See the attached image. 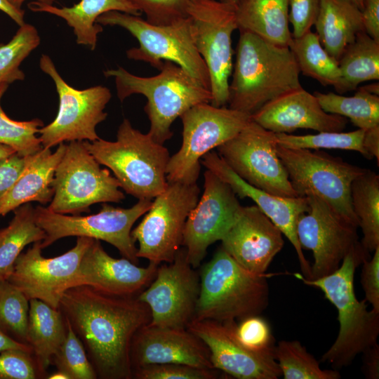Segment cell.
I'll list each match as a JSON object with an SVG mask.
<instances>
[{
  "instance_id": "obj_51",
  "label": "cell",
  "mask_w": 379,
  "mask_h": 379,
  "mask_svg": "<svg viewBox=\"0 0 379 379\" xmlns=\"http://www.w3.org/2000/svg\"><path fill=\"white\" fill-rule=\"evenodd\" d=\"M0 11L9 16L17 25L22 26L25 22V11L12 6L7 0H0Z\"/></svg>"
},
{
  "instance_id": "obj_54",
  "label": "cell",
  "mask_w": 379,
  "mask_h": 379,
  "mask_svg": "<svg viewBox=\"0 0 379 379\" xmlns=\"http://www.w3.org/2000/svg\"><path fill=\"white\" fill-rule=\"evenodd\" d=\"M9 4H11L12 6L15 7L18 9H22L21 6L23 2L26 0H7ZM57 0H36V1L40 2V3H44L48 4H52L54 1Z\"/></svg>"
},
{
  "instance_id": "obj_1",
  "label": "cell",
  "mask_w": 379,
  "mask_h": 379,
  "mask_svg": "<svg viewBox=\"0 0 379 379\" xmlns=\"http://www.w3.org/2000/svg\"><path fill=\"white\" fill-rule=\"evenodd\" d=\"M58 308L82 343L98 378H132L131 341L151 320L145 303L136 296L106 295L82 285L67 289Z\"/></svg>"
},
{
  "instance_id": "obj_18",
  "label": "cell",
  "mask_w": 379,
  "mask_h": 379,
  "mask_svg": "<svg viewBox=\"0 0 379 379\" xmlns=\"http://www.w3.org/2000/svg\"><path fill=\"white\" fill-rule=\"evenodd\" d=\"M204 178L203 193L187 217L182 237L187 260L195 269L210 245L221 241L243 207L231 187L213 172L206 169Z\"/></svg>"
},
{
  "instance_id": "obj_56",
  "label": "cell",
  "mask_w": 379,
  "mask_h": 379,
  "mask_svg": "<svg viewBox=\"0 0 379 379\" xmlns=\"http://www.w3.org/2000/svg\"><path fill=\"white\" fill-rule=\"evenodd\" d=\"M48 379H69V376L64 372L57 370L50 375H47Z\"/></svg>"
},
{
  "instance_id": "obj_32",
  "label": "cell",
  "mask_w": 379,
  "mask_h": 379,
  "mask_svg": "<svg viewBox=\"0 0 379 379\" xmlns=\"http://www.w3.org/2000/svg\"><path fill=\"white\" fill-rule=\"evenodd\" d=\"M338 61L341 73L338 94L356 90L363 82L378 81L379 42L361 32Z\"/></svg>"
},
{
  "instance_id": "obj_31",
  "label": "cell",
  "mask_w": 379,
  "mask_h": 379,
  "mask_svg": "<svg viewBox=\"0 0 379 379\" xmlns=\"http://www.w3.org/2000/svg\"><path fill=\"white\" fill-rule=\"evenodd\" d=\"M46 237L36 224L35 208L27 203L14 210L8 225L0 230V279H8L15 262L24 248Z\"/></svg>"
},
{
  "instance_id": "obj_4",
  "label": "cell",
  "mask_w": 379,
  "mask_h": 379,
  "mask_svg": "<svg viewBox=\"0 0 379 379\" xmlns=\"http://www.w3.org/2000/svg\"><path fill=\"white\" fill-rule=\"evenodd\" d=\"M103 74L114 77L121 102L133 94L146 97L144 111L150 124L148 133L161 145L172 138L171 128L178 117L197 104L210 103L212 98L208 88L171 61H164L159 73L153 77H139L120 66Z\"/></svg>"
},
{
  "instance_id": "obj_10",
  "label": "cell",
  "mask_w": 379,
  "mask_h": 379,
  "mask_svg": "<svg viewBox=\"0 0 379 379\" xmlns=\"http://www.w3.org/2000/svg\"><path fill=\"white\" fill-rule=\"evenodd\" d=\"M180 118L182 144L170 157L166 180L189 184L196 183L199 178L201 158L237 135L251 120L246 113L207 102L190 107Z\"/></svg>"
},
{
  "instance_id": "obj_38",
  "label": "cell",
  "mask_w": 379,
  "mask_h": 379,
  "mask_svg": "<svg viewBox=\"0 0 379 379\" xmlns=\"http://www.w3.org/2000/svg\"><path fill=\"white\" fill-rule=\"evenodd\" d=\"M364 133L365 131L358 128L351 132L325 131L303 135L279 133H276V137L277 144L287 148L352 150L368 159H372L364 147Z\"/></svg>"
},
{
  "instance_id": "obj_6",
  "label": "cell",
  "mask_w": 379,
  "mask_h": 379,
  "mask_svg": "<svg viewBox=\"0 0 379 379\" xmlns=\"http://www.w3.org/2000/svg\"><path fill=\"white\" fill-rule=\"evenodd\" d=\"M199 277L194 319L241 320L260 315L269 305L270 288L265 274L248 271L222 247L204 265Z\"/></svg>"
},
{
  "instance_id": "obj_50",
  "label": "cell",
  "mask_w": 379,
  "mask_h": 379,
  "mask_svg": "<svg viewBox=\"0 0 379 379\" xmlns=\"http://www.w3.org/2000/svg\"><path fill=\"white\" fill-rule=\"evenodd\" d=\"M363 353L362 371L366 378H379V345L375 343L366 348Z\"/></svg>"
},
{
  "instance_id": "obj_12",
  "label": "cell",
  "mask_w": 379,
  "mask_h": 379,
  "mask_svg": "<svg viewBox=\"0 0 379 379\" xmlns=\"http://www.w3.org/2000/svg\"><path fill=\"white\" fill-rule=\"evenodd\" d=\"M199 194L197 182H168L131 231L133 240L138 243V258H145L157 265L173 261L182 246L185 222Z\"/></svg>"
},
{
  "instance_id": "obj_42",
  "label": "cell",
  "mask_w": 379,
  "mask_h": 379,
  "mask_svg": "<svg viewBox=\"0 0 379 379\" xmlns=\"http://www.w3.org/2000/svg\"><path fill=\"white\" fill-rule=\"evenodd\" d=\"M234 333L237 340L254 352L274 355L275 340L267 321L259 315L250 316L235 322Z\"/></svg>"
},
{
  "instance_id": "obj_7",
  "label": "cell",
  "mask_w": 379,
  "mask_h": 379,
  "mask_svg": "<svg viewBox=\"0 0 379 379\" xmlns=\"http://www.w3.org/2000/svg\"><path fill=\"white\" fill-rule=\"evenodd\" d=\"M96 23L121 27L138 40L139 46L126 51L128 59L145 62L159 70L164 61L173 62L210 90L208 68L194 44L189 18L169 25H154L139 16L112 11L99 16Z\"/></svg>"
},
{
  "instance_id": "obj_53",
  "label": "cell",
  "mask_w": 379,
  "mask_h": 379,
  "mask_svg": "<svg viewBox=\"0 0 379 379\" xmlns=\"http://www.w3.org/2000/svg\"><path fill=\"white\" fill-rule=\"evenodd\" d=\"M15 153L16 152L12 147L0 144V164Z\"/></svg>"
},
{
  "instance_id": "obj_48",
  "label": "cell",
  "mask_w": 379,
  "mask_h": 379,
  "mask_svg": "<svg viewBox=\"0 0 379 379\" xmlns=\"http://www.w3.org/2000/svg\"><path fill=\"white\" fill-rule=\"evenodd\" d=\"M28 157L15 153L0 164V199L9 191L22 173Z\"/></svg>"
},
{
  "instance_id": "obj_58",
  "label": "cell",
  "mask_w": 379,
  "mask_h": 379,
  "mask_svg": "<svg viewBox=\"0 0 379 379\" xmlns=\"http://www.w3.org/2000/svg\"><path fill=\"white\" fill-rule=\"evenodd\" d=\"M220 1L232 5V6H235L239 1V0H220Z\"/></svg>"
},
{
  "instance_id": "obj_41",
  "label": "cell",
  "mask_w": 379,
  "mask_h": 379,
  "mask_svg": "<svg viewBox=\"0 0 379 379\" xmlns=\"http://www.w3.org/2000/svg\"><path fill=\"white\" fill-rule=\"evenodd\" d=\"M67 326L65 338L53 355L51 364L65 373L69 379L98 378L82 343L67 321Z\"/></svg>"
},
{
  "instance_id": "obj_17",
  "label": "cell",
  "mask_w": 379,
  "mask_h": 379,
  "mask_svg": "<svg viewBox=\"0 0 379 379\" xmlns=\"http://www.w3.org/2000/svg\"><path fill=\"white\" fill-rule=\"evenodd\" d=\"M199 292V274L182 246L173 262L158 266L152 281L136 297L149 308L148 324L186 328L194 319Z\"/></svg>"
},
{
  "instance_id": "obj_23",
  "label": "cell",
  "mask_w": 379,
  "mask_h": 379,
  "mask_svg": "<svg viewBox=\"0 0 379 379\" xmlns=\"http://www.w3.org/2000/svg\"><path fill=\"white\" fill-rule=\"evenodd\" d=\"M221 242L236 262L255 274H265L284 244L282 232L256 205L242 207Z\"/></svg>"
},
{
  "instance_id": "obj_5",
  "label": "cell",
  "mask_w": 379,
  "mask_h": 379,
  "mask_svg": "<svg viewBox=\"0 0 379 379\" xmlns=\"http://www.w3.org/2000/svg\"><path fill=\"white\" fill-rule=\"evenodd\" d=\"M84 143L100 165L112 171L120 187L138 200H152L167 186L168 149L149 133L133 128L128 119L119 125L115 141L100 138Z\"/></svg>"
},
{
  "instance_id": "obj_25",
  "label": "cell",
  "mask_w": 379,
  "mask_h": 379,
  "mask_svg": "<svg viewBox=\"0 0 379 379\" xmlns=\"http://www.w3.org/2000/svg\"><path fill=\"white\" fill-rule=\"evenodd\" d=\"M251 117L264 128L275 133H291L300 128L340 132L347 124V118L326 112L315 95L303 87L271 100Z\"/></svg>"
},
{
  "instance_id": "obj_35",
  "label": "cell",
  "mask_w": 379,
  "mask_h": 379,
  "mask_svg": "<svg viewBox=\"0 0 379 379\" xmlns=\"http://www.w3.org/2000/svg\"><path fill=\"white\" fill-rule=\"evenodd\" d=\"M313 94L322 109L328 113L348 118L365 131L379 127V95L359 88L352 96L332 92Z\"/></svg>"
},
{
  "instance_id": "obj_15",
  "label": "cell",
  "mask_w": 379,
  "mask_h": 379,
  "mask_svg": "<svg viewBox=\"0 0 379 379\" xmlns=\"http://www.w3.org/2000/svg\"><path fill=\"white\" fill-rule=\"evenodd\" d=\"M277 145L275 133L251 119L216 149L230 168L251 185L272 195L298 197L277 154Z\"/></svg>"
},
{
  "instance_id": "obj_28",
  "label": "cell",
  "mask_w": 379,
  "mask_h": 379,
  "mask_svg": "<svg viewBox=\"0 0 379 379\" xmlns=\"http://www.w3.org/2000/svg\"><path fill=\"white\" fill-rule=\"evenodd\" d=\"M239 30L253 33L279 46L288 47L289 0H239L235 5Z\"/></svg>"
},
{
  "instance_id": "obj_52",
  "label": "cell",
  "mask_w": 379,
  "mask_h": 379,
  "mask_svg": "<svg viewBox=\"0 0 379 379\" xmlns=\"http://www.w3.org/2000/svg\"><path fill=\"white\" fill-rule=\"evenodd\" d=\"M13 348L23 349L32 352L30 346L13 340L0 330V352L3 350Z\"/></svg>"
},
{
  "instance_id": "obj_34",
  "label": "cell",
  "mask_w": 379,
  "mask_h": 379,
  "mask_svg": "<svg viewBox=\"0 0 379 379\" xmlns=\"http://www.w3.org/2000/svg\"><path fill=\"white\" fill-rule=\"evenodd\" d=\"M288 48L300 73L338 91L341 81L338 61L323 48L316 32L310 30L300 37L292 38Z\"/></svg>"
},
{
  "instance_id": "obj_46",
  "label": "cell",
  "mask_w": 379,
  "mask_h": 379,
  "mask_svg": "<svg viewBox=\"0 0 379 379\" xmlns=\"http://www.w3.org/2000/svg\"><path fill=\"white\" fill-rule=\"evenodd\" d=\"M321 0H289V22L292 37L298 38L311 30L320 8Z\"/></svg>"
},
{
  "instance_id": "obj_55",
  "label": "cell",
  "mask_w": 379,
  "mask_h": 379,
  "mask_svg": "<svg viewBox=\"0 0 379 379\" xmlns=\"http://www.w3.org/2000/svg\"><path fill=\"white\" fill-rule=\"evenodd\" d=\"M361 88L371 93L379 95L378 81L365 86H362Z\"/></svg>"
},
{
  "instance_id": "obj_29",
  "label": "cell",
  "mask_w": 379,
  "mask_h": 379,
  "mask_svg": "<svg viewBox=\"0 0 379 379\" xmlns=\"http://www.w3.org/2000/svg\"><path fill=\"white\" fill-rule=\"evenodd\" d=\"M314 25L321 46L337 60L364 31L361 11L349 0H321Z\"/></svg>"
},
{
  "instance_id": "obj_2",
  "label": "cell",
  "mask_w": 379,
  "mask_h": 379,
  "mask_svg": "<svg viewBox=\"0 0 379 379\" xmlns=\"http://www.w3.org/2000/svg\"><path fill=\"white\" fill-rule=\"evenodd\" d=\"M300 74L288 47L239 30L229 83L228 107L251 116L271 100L302 87Z\"/></svg>"
},
{
  "instance_id": "obj_30",
  "label": "cell",
  "mask_w": 379,
  "mask_h": 379,
  "mask_svg": "<svg viewBox=\"0 0 379 379\" xmlns=\"http://www.w3.org/2000/svg\"><path fill=\"white\" fill-rule=\"evenodd\" d=\"M67 321L59 308L38 300H29L27 341L45 373L67 334Z\"/></svg>"
},
{
  "instance_id": "obj_39",
  "label": "cell",
  "mask_w": 379,
  "mask_h": 379,
  "mask_svg": "<svg viewBox=\"0 0 379 379\" xmlns=\"http://www.w3.org/2000/svg\"><path fill=\"white\" fill-rule=\"evenodd\" d=\"M40 41L36 28L25 23L8 43L0 44V84H10L25 79V74L20 66Z\"/></svg>"
},
{
  "instance_id": "obj_57",
  "label": "cell",
  "mask_w": 379,
  "mask_h": 379,
  "mask_svg": "<svg viewBox=\"0 0 379 379\" xmlns=\"http://www.w3.org/2000/svg\"><path fill=\"white\" fill-rule=\"evenodd\" d=\"M349 1H351L352 4H354V5H356L361 11L362 7H363L364 0H349Z\"/></svg>"
},
{
  "instance_id": "obj_44",
  "label": "cell",
  "mask_w": 379,
  "mask_h": 379,
  "mask_svg": "<svg viewBox=\"0 0 379 379\" xmlns=\"http://www.w3.org/2000/svg\"><path fill=\"white\" fill-rule=\"evenodd\" d=\"M154 25H169L188 18L190 0H128Z\"/></svg>"
},
{
  "instance_id": "obj_24",
  "label": "cell",
  "mask_w": 379,
  "mask_h": 379,
  "mask_svg": "<svg viewBox=\"0 0 379 379\" xmlns=\"http://www.w3.org/2000/svg\"><path fill=\"white\" fill-rule=\"evenodd\" d=\"M132 371L157 364H180L215 369L204 343L187 328L146 324L134 335L130 349Z\"/></svg>"
},
{
  "instance_id": "obj_43",
  "label": "cell",
  "mask_w": 379,
  "mask_h": 379,
  "mask_svg": "<svg viewBox=\"0 0 379 379\" xmlns=\"http://www.w3.org/2000/svg\"><path fill=\"white\" fill-rule=\"evenodd\" d=\"M46 376L32 351L13 348L0 352V379H39Z\"/></svg>"
},
{
  "instance_id": "obj_19",
  "label": "cell",
  "mask_w": 379,
  "mask_h": 379,
  "mask_svg": "<svg viewBox=\"0 0 379 379\" xmlns=\"http://www.w3.org/2000/svg\"><path fill=\"white\" fill-rule=\"evenodd\" d=\"M93 239L78 237L75 246L63 254L45 258L41 241L18 257L8 281L29 300H40L58 308L63 293L71 287L81 259Z\"/></svg>"
},
{
  "instance_id": "obj_40",
  "label": "cell",
  "mask_w": 379,
  "mask_h": 379,
  "mask_svg": "<svg viewBox=\"0 0 379 379\" xmlns=\"http://www.w3.org/2000/svg\"><path fill=\"white\" fill-rule=\"evenodd\" d=\"M8 85L0 84V144L12 147L21 157L31 156L43 148L36 134L44 126V123L39 119L15 121L6 114L1 108V100Z\"/></svg>"
},
{
  "instance_id": "obj_22",
  "label": "cell",
  "mask_w": 379,
  "mask_h": 379,
  "mask_svg": "<svg viewBox=\"0 0 379 379\" xmlns=\"http://www.w3.org/2000/svg\"><path fill=\"white\" fill-rule=\"evenodd\" d=\"M159 265L139 267L129 260L114 258L93 239L83 255L71 287L88 286L109 295L137 296L155 277Z\"/></svg>"
},
{
  "instance_id": "obj_33",
  "label": "cell",
  "mask_w": 379,
  "mask_h": 379,
  "mask_svg": "<svg viewBox=\"0 0 379 379\" xmlns=\"http://www.w3.org/2000/svg\"><path fill=\"white\" fill-rule=\"evenodd\" d=\"M353 211L361 229V244L366 254L379 246V176L367 169L351 184Z\"/></svg>"
},
{
  "instance_id": "obj_13",
  "label": "cell",
  "mask_w": 379,
  "mask_h": 379,
  "mask_svg": "<svg viewBox=\"0 0 379 379\" xmlns=\"http://www.w3.org/2000/svg\"><path fill=\"white\" fill-rule=\"evenodd\" d=\"M188 18L195 48L209 73L211 104L227 105L232 74V35L238 29L235 6L216 0H190Z\"/></svg>"
},
{
  "instance_id": "obj_11",
  "label": "cell",
  "mask_w": 379,
  "mask_h": 379,
  "mask_svg": "<svg viewBox=\"0 0 379 379\" xmlns=\"http://www.w3.org/2000/svg\"><path fill=\"white\" fill-rule=\"evenodd\" d=\"M152 200L140 199L130 208L114 207L106 203L95 214L67 215L53 212L41 206L35 208L36 224L45 232L42 248L67 237H85L104 241L121 255L138 263V248L131 236L134 223L149 209Z\"/></svg>"
},
{
  "instance_id": "obj_14",
  "label": "cell",
  "mask_w": 379,
  "mask_h": 379,
  "mask_svg": "<svg viewBox=\"0 0 379 379\" xmlns=\"http://www.w3.org/2000/svg\"><path fill=\"white\" fill-rule=\"evenodd\" d=\"M39 67L53 79L59 98L55 119L39 131L43 147L51 149L65 141L99 139L95 128L107 117L105 109L112 98L109 89L103 86L84 90L73 88L62 78L46 54L41 55Z\"/></svg>"
},
{
  "instance_id": "obj_37",
  "label": "cell",
  "mask_w": 379,
  "mask_h": 379,
  "mask_svg": "<svg viewBox=\"0 0 379 379\" xmlns=\"http://www.w3.org/2000/svg\"><path fill=\"white\" fill-rule=\"evenodd\" d=\"M29 309V300L25 294L8 279H0V330L27 345Z\"/></svg>"
},
{
  "instance_id": "obj_16",
  "label": "cell",
  "mask_w": 379,
  "mask_h": 379,
  "mask_svg": "<svg viewBox=\"0 0 379 379\" xmlns=\"http://www.w3.org/2000/svg\"><path fill=\"white\" fill-rule=\"evenodd\" d=\"M306 197L310 210L298 218L296 234L302 248L312 251L310 279H315L331 274L347 255L363 248L357 227L322 199L313 195Z\"/></svg>"
},
{
  "instance_id": "obj_3",
  "label": "cell",
  "mask_w": 379,
  "mask_h": 379,
  "mask_svg": "<svg viewBox=\"0 0 379 379\" xmlns=\"http://www.w3.org/2000/svg\"><path fill=\"white\" fill-rule=\"evenodd\" d=\"M363 248L345 256L333 272L315 279H307L295 273L308 286L319 288L337 309L339 332L333 344L323 354L321 361L334 368L350 366L355 357L377 343L379 335V313L368 310L366 300H357L354 286L356 268L368 258Z\"/></svg>"
},
{
  "instance_id": "obj_49",
  "label": "cell",
  "mask_w": 379,
  "mask_h": 379,
  "mask_svg": "<svg viewBox=\"0 0 379 379\" xmlns=\"http://www.w3.org/2000/svg\"><path fill=\"white\" fill-rule=\"evenodd\" d=\"M361 11L364 32L379 42V0H364Z\"/></svg>"
},
{
  "instance_id": "obj_26",
  "label": "cell",
  "mask_w": 379,
  "mask_h": 379,
  "mask_svg": "<svg viewBox=\"0 0 379 379\" xmlns=\"http://www.w3.org/2000/svg\"><path fill=\"white\" fill-rule=\"evenodd\" d=\"M61 142L52 152L43 147L29 156L27 164L13 187L0 199V215L4 216L18 207L32 201L46 204L53 197V182L58 164L65 151Z\"/></svg>"
},
{
  "instance_id": "obj_27",
  "label": "cell",
  "mask_w": 379,
  "mask_h": 379,
  "mask_svg": "<svg viewBox=\"0 0 379 379\" xmlns=\"http://www.w3.org/2000/svg\"><path fill=\"white\" fill-rule=\"evenodd\" d=\"M28 8L34 12H44L65 20L73 29L77 44L86 46L91 50L96 47L98 36L103 30L97 24L99 16L116 11L139 16L142 13L128 0H81L72 7L58 8L52 4L32 1Z\"/></svg>"
},
{
  "instance_id": "obj_9",
  "label": "cell",
  "mask_w": 379,
  "mask_h": 379,
  "mask_svg": "<svg viewBox=\"0 0 379 379\" xmlns=\"http://www.w3.org/2000/svg\"><path fill=\"white\" fill-rule=\"evenodd\" d=\"M117 179L90 153L84 141H71L58 164L53 197L47 207L60 213L79 215L97 203H119L125 199Z\"/></svg>"
},
{
  "instance_id": "obj_21",
  "label": "cell",
  "mask_w": 379,
  "mask_h": 379,
  "mask_svg": "<svg viewBox=\"0 0 379 379\" xmlns=\"http://www.w3.org/2000/svg\"><path fill=\"white\" fill-rule=\"evenodd\" d=\"M201 164L227 182L237 196L248 197L285 235L298 255L304 277L311 279V265L306 260L296 234V223L310 206L306 197H282L256 188L237 175L219 156L212 150L201 159Z\"/></svg>"
},
{
  "instance_id": "obj_45",
  "label": "cell",
  "mask_w": 379,
  "mask_h": 379,
  "mask_svg": "<svg viewBox=\"0 0 379 379\" xmlns=\"http://www.w3.org/2000/svg\"><path fill=\"white\" fill-rule=\"evenodd\" d=\"M216 369L203 368L180 364H157L135 368L132 378L135 379H214Z\"/></svg>"
},
{
  "instance_id": "obj_36",
  "label": "cell",
  "mask_w": 379,
  "mask_h": 379,
  "mask_svg": "<svg viewBox=\"0 0 379 379\" xmlns=\"http://www.w3.org/2000/svg\"><path fill=\"white\" fill-rule=\"evenodd\" d=\"M274 359L284 379H338L336 370H324L298 340H281L275 345Z\"/></svg>"
},
{
  "instance_id": "obj_47",
  "label": "cell",
  "mask_w": 379,
  "mask_h": 379,
  "mask_svg": "<svg viewBox=\"0 0 379 379\" xmlns=\"http://www.w3.org/2000/svg\"><path fill=\"white\" fill-rule=\"evenodd\" d=\"M361 282L365 293V300L372 306V310L379 313V246L371 259L362 262Z\"/></svg>"
},
{
  "instance_id": "obj_8",
  "label": "cell",
  "mask_w": 379,
  "mask_h": 379,
  "mask_svg": "<svg viewBox=\"0 0 379 379\" xmlns=\"http://www.w3.org/2000/svg\"><path fill=\"white\" fill-rule=\"evenodd\" d=\"M277 154L298 197L315 196L359 227L353 211L350 187L367 168L352 165L319 149L287 148L277 145Z\"/></svg>"
},
{
  "instance_id": "obj_20",
  "label": "cell",
  "mask_w": 379,
  "mask_h": 379,
  "mask_svg": "<svg viewBox=\"0 0 379 379\" xmlns=\"http://www.w3.org/2000/svg\"><path fill=\"white\" fill-rule=\"evenodd\" d=\"M235 322L193 319L187 328L207 346L215 369L238 379H277L281 371L274 357L242 345L234 335Z\"/></svg>"
}]
</instances>
